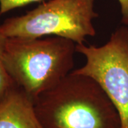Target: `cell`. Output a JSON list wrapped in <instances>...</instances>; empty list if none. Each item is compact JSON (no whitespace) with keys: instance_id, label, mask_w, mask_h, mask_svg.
Segmentation results:
<instances>
[{"instance_id":"6da1fadb","label":"cell","mask_w":128,"mask_h":128,"mask_svg":"<svg viewBox=\"0 0 128 128\" xmlns=\"http://www.w3.org/2000/svg\"><path fill=\"white\" fill-rule=\"evenodd\" d=\"M44 128H120L119 114L100 86L72 71L34 100Z\"/></svg>"},{"instance_id":"7a4b0ae2","label":"cell","mask_w":128,"mask_h":128,"mask_svg":"<svg viewBox=\"0 0 128 128\" xmlns=\"http://www.w3.org/2000/svg\"><path fill=\"white\" fill-rule=\"evenodd\" d=\"M76 45L55 36L6 38L3 62L15 85L35 100L72 72Z\"/></svg>"},{"instance_id":"3957f363","label":"cell","mask_w":128,"mask_h":128,"mask_svg":"<svg viewBox=\"0 0 128 128\" xmlns=\"http://www.w3.org/2000/svg\"><path fill=\"white\" fill-rule=\"evenodd\" d=\"M98 16L95 0H48L23 15L5 19L0 32L6 38L55 36L81 44L96 35L93 21Z\"/></svg>"},{"instance_id":"277c9868","label":"cell","mask_w":128,"mask_h":128,"mask_svg":"<svg viewBox=\"0 0 128 128\" xmlns=\"http://www.w3.org/2000/svg\"><path fill=\"white\" fill-rule=\"evenodd\" d=\"M86 62L73 72L90 77L98 82L113 104L120 128H128V27L118 28L102 46L76 45Z\"/></svg>"},{"instance_id":"5b68a950","label":"cell","mask_w":128,"mask_h":128,"mask_svg":"<svg viewBox=\"0 0 128 128\" xmlns=\"http://www.w3.org/2000/svg\"><path fill=\"white\" fill-rule=\"evenodd\" d=\"M0 128H44L35 111L34 100L16 86L0 102Z\"/></svg>"},{"instance_id":"8992f818","label":"cell","mask_w":128,"mask_h":128,"mask_svg":"<svg viewBox=\"0 0 128 128\" xmlns=\"http://www.w3.org/2000/svg\"><path fill=\"white\" fill-rule=\"evenodd\" d=\"M6 38L0 32V102L6 93L16 86L5 69L3 62V53Z\"/></svg>"},{"instance_id":"52a82bcc","label":"cell","mask_w":128,"mask_h":128,"mask_svg":"<svg viewBox=\"0 0 128 128\" xmlns=\"http://www.w3.org/2000/svg\"><path fill=\"white\" fill-rule=\"evenodd\" d=\"M46 0H0V16L12 10Z\"/></svg>"},{"instance_id":"ba28073f","label":"cell","mask_w":128,"mask_h":128,"mask_svg":"<svg viewBox=\"0 0 128 128\" xmlns=\"http://www.w3.org/2000/svg\"><path fill=\"white\" fill-rule=\"evenodd\" d=\"M121 12V22L128 26V0H118Z\"/></svg>"}]
</instances>
